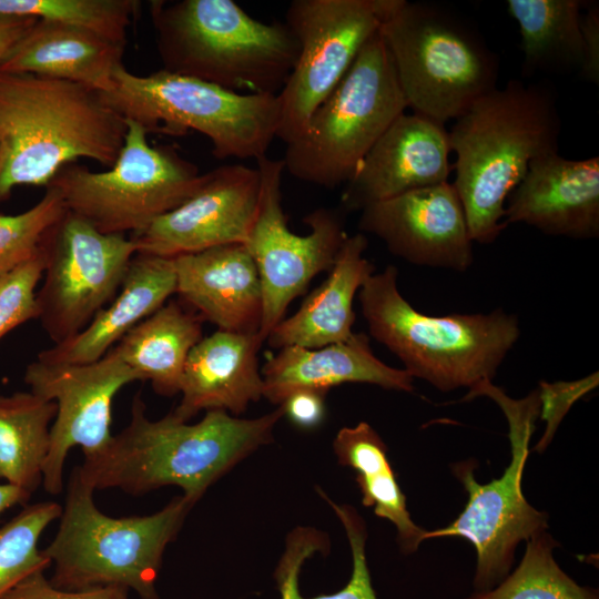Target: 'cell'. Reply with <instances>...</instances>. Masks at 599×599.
Returning a JSON list of instances; mask_svg holds the SVG:
<instances>
[{
	"instance_id": "cell-16",
	"label": "cell",
	"mask_w": 599,
	"mask_h": 599,
	"mask_svg": "<svg viewBox=\"0 0 599 599\" xmlns=\"http://www.w3.org/2000/svg\"><path fill=\"white\" fill-rule=\"evenodd\" d=\"M261 197V173L244 164L221 165L204 173L196 191L144 231L131 235L138 253L175 257L245 244Z\"/></svg>"
},
{
	"instance_id": "cell-11",
	"label": "cell",
	"mask_w": 599,
	"mask_h": 599,
	"mask_svg": "<svg viewBox=\"0 0 599 599\" xmlns=\"http://www.w3.org/2000/svg\"><path fill=\"white\" fill-rule=\"evenodd\" d=\"M125 122L123 146L108 171L73 162L47 185L61 194L68 211L104 234L144 231L186 201L204 175L173 146L150 144L139 123Z\"/></svg>"
},
{
	"instance_id": "cell-20",
	"label": "cell",
	"mask_w": 599,
	"mask_h": 599,
	"mask_svg": "<svg viewBox=\"0 0 599 599\" xmlns=\"http://www.w3.org/2000/svg\"><path fill=\"white\" fill-rule=\"evenodd\" d=\"M176 294L219 329L258 334L263 293L252 255L243 243L173 257Z\"/></svg>"
},
{
	"instance_id": "cell-30",
	"label": "cell",
	"mask_w": 599,
	"mask_h": 599,
	"mask_svg": "<svg viewBox=\"0 0 599 599\" xmlns=\"http://www.w3.org/2000/svg\"><path fill=\"white\" fill-rule=\"evenodd\" d=\"M319 495L339 518L351 546L353 570L348 582L341 590L312 598H304L298 588V578L304 561L316 551L325 550L328 540L324 532L312 527H297L286 539L285 551L274 572L281 599H377L372 585L366 560V526L357 510L349 505H337L319 488Z\"/></svg>"
},
{
	"instance_id": "cell-19",
	"label": "cell",
	"mask_w": 599,
	"mask_h": 599,
	"mask_svg": "<svg viewBox=\"0 0 599 599\" xmlns=\"http://www.w3.org/2000/svg\"><path fill=\"white\" fill-rule=\"evenodd\" d=\"M524 223L550 236H599V156L534 159L505 204V224Z\"/></svg>"
},
{
	"instance_id": "cell-17",
	"label": "cell",
	"mask_w": 599,
	"mask_h": 599,
	"mask_svg": "<svg viewBox=\"0 0 599 599\" xmlns=\"http://www.w3.org/2000/svg\"><path fill=\"white\" fill-rule=\"evenodd\" d=\"M358 230L412 264L466 272L474 263L466 214L453 183L417 189L361 211Z\"/></svg>"
},
{
	"instance_id": "cell-39",
	"label": "cell",
	"mask_w": 599,
	"mask_h": 599,
	"mask_svg": "<svg viewBox=\"0 0 599 599\" xmlns=\"http://www.w3.org/2000/svg\"><path fill=\"white\" fill-rule=\"evenodd\" d=\"M583 59L580 75L595 84L599 83V7L591 4L581 17Z\"/></svg>"
},
{
	"instance_id": "cell-40",
	"label": "cell",
	"mask_w": 599,
	"mask_h": 599,
	"mask_svg": "<svg viewBox=\"0 0 599 599\" xmlns=\"http://www.w3.org/2000/svg\"><path fill=\"white\" fill-rule=\"evenodd\" d=\"M37 19L31 17L0 16V62L24 37Z\"/></svg>"
},
{
	"instance_id": "cell-22",
	"label": "cell",
	"mask_w": 599,
	"mask_h": 599,
	"mask_svg": "<svg viewBox=\"0 0 599 599\" xmlns=\"http://www.w3.org/2000/svg\"><path fill=\"white\" fill-rule=\"evenodd\" d=\"M257 334L217 329L192 348L184 365L179 405L171 414L189 422L201 410L240 415L263 397Z\"/></svg>"
},
{
	"instance_id": "cell-18",
	"label": "cell",
	"mask_w": 599,
	"mask_h": 599,
	"mask_svg": "<svg viewBox=\"0 0 599 599\" xmlns=\"http://www.w3.org/2000/svg\"><path fill=\"white\" fill-rule=\"evenodd\" d=\"M448 131L418 113H402L388 126L345 184L344 212L447 182L451 170Z\"/></svg>"
},
{
	"instance_id": "cell-41",
	"label": "cell",
	"mask_w": 599,
	"mask_h": 599,
	"mask_svg": "<svg viewBox=\"0 0 599 599\" xmlns=\"http://www.w3.org/2000/svg\"><path fill=\"white\" fill-rule=\"evenodd\" d=\"M31 493L11 484H0V515L17 504H26Z\"/></svg>"
},
{
	"instance_id": "cell-24",
	"label": "cell",
	"mask_w": 599,
	"mask_h": 599,
	"mask_svg": "<svg viewBox=\"0 0 599 599\" xmlns=\"http://www.w3.org/2000/svg\"><path fill=\"white\" fill-rule=\"evenodd\" d=\"M367 246L363 233L347 235L327 278L276 325L266 339L270 346L318 348L354 334L355 295L375 273V265L364 255Z\"/></svg>"
},
{
	"instance_id": "cell-1",
	"label": "cell",
	"mask_w": 599,
	"mask_h": 599,
	"mask_svg": "<svg viewBox=\"0 0 599 599\" xmlns=\"http://www.w3.org/2000/svg\"><path fill=\"white\" fill-rule=\"evenodd\" d=\"M145 413L138 393L128 426L103 450L74 467L84 484L93 490L118 488L133 496L176 486L197 502L235 465L272 443L284 416L282 406L250 419L215 409L189 424L171 413L158 420Z\"/></svg>"
},
{
	"instance_id": "cell-21",
	"label": "cell",
	"mask_w": 599,
	"mask_h": 599,
	"mask_svg": "<svg viewBox=\"0 0 599 599\" xmlns=\"http://www.w3.org/2000/svg\"><path fill=\"white\" fill-rule=\"evenodd\" d=\"M263 397L281 405L297 390L326 393L345 383H364L385 389L413 392L414 378L375 356L365 333L318 348L284 347L261 369Z\"/></svg>"
},
{
	"instance_id": "cell-12",
	"label": "cell",
	"mask_w": 599,
	"mask_h": 599,
	"mask_svg": "<svg viewBox=\"0 0 599 599\" xmlns=\"http://www.w3.org/2000/svg\"><path fill=\"white\" fill-rule=\"evenodd\" d=\"M402 0H293L285 24L298 43L296 63L277 94L276 138L285 143L304 130L356 57Z\"/></svg>"
},
{
	"instance_id": "cell-37",
	"label": "cell",
	"mask_w": 599,
	"mask_h": 599,
	"mask_svg": "<svg viewBox=\"0 0 599 599\" xmlns=\"http://www.w3.org/2000/svg\"><path fill=\"white\" fill-rule=\"evenodd\" d=\"M129 589L120 586L93 587L80 590H65L53 586L44 576L37 571L2 599H129Z\"/></svg>"
},
{
	"instance_id": "cell-3",
	"label": "cell",
	"mask_w": 599,
	"mask_h": 599,
	"mask_svg": "<svg viewBox=\"0 0 599 599\" xmlns=\"http://www.w3.org/2000/svg\"><path fill=\"white\" fill-rule=\"evenodd\" d=\"M126 130L99 91L0 70V202L18 186H47L79 159L110 167Z\"/></svg>"
},
{
	"instance_id": "cell-9",
	"label": "cell",
	"mask_w": 599,
	"mask_h": 599,
	"mask_svg": "<svg viewBox=\"0 0 599 599\" xmlns=\"http://www.w3.org/2000/svg\"><path fill=\"white\" fill-rule=\"evenodd\" d=\"M407 103L379 34L363 47L343 79L286 143L285 170L305 183L334 189L354 172Z\"/></svg>"
},
{
	"instance_id": "cell-34",
	"label": "cell",
	"mask_w": 599,
	"mask_h": 599,
	"mask_svg": "<svg viewBox=\"0 0 599 599\" xmlns=\"http://www.w3.org/2000/svg\"><path fill=\"white\" fill-rule=\"evenodd\" d=\"M41 200L16 215H0V276L31 258L47 232L67 211L61 194L45 187Z\"/></svg>"
},
{
	"instance_id": "cell-32",
	"label": "cell",
	"mask_w": 599,
	"mask_h": 599,
	"mask_svg": "<svg viewBox=\"0 0 599 599\" xmlns=\"http://www.w3.org/2000/svg\"><path fill=\"white\" fill-rule=\"evenodd\" d=\"M140 8L136 0H0V16L61 23L121 44Z\"/></svg>"
},
{
	"instance_id": "cell-10",
	"label": "cell",
	"mask_w": 599,
	"mask_h": 599,
	"mask_svg": "<svg viewBox=\"0 0 599 599\" xmlns=\"http://www.w3.org/2000/svg\"><path fill=\"white\" fill-rule=\"evenodd\" d=\"M478 396L493 399L508 423L511 459L501 477L488 484L475 479L471 461L453 465V473L464 485L468 501L448 526L425 531L423 539L460 536L471 542L477 554L474 587L485 591L497 586L509 572L515 550L548 528V515L534 508L521 490V478L529 454L530 438L539 418L538 389L514 399L493 382H484L468 390L464 400Z\"/></svg>"
},
{
	"instance_id": "cell-36",
	"label": "cell",
	"mask_w": 599,
	"mask_h": 599,
	"mask_svg": "<svg viewBox=\"0 0 599 599\" xmlns=\"http://www.w3.org/2000/svg\"><path fill=\"white\" fill-rule=\"evenodd\" d=\"M599 384V373L570 382H540L538 389L540 410L539 418L546 423L542 437L535 450L542 453L550 444L562 418L570 407Z\"/></svg>"
},
{
	"instance_id": "cell-38",
	"label": "cell",
	"mask_w": 599,
	"mask_h": 599,
	"mask_svg": "<svg viewBox=\"0 0 599 599\" xmlns=\"http://www.w3.org/2000/svg\"><path fill=\"white\" fill-rule=\"evenodd\" d=\"M326 393L317 390H297L291 394L280 406L284 416L301 428L318 426L325 416Z\"/></svg>"
},
{
	"instance_id": "cell-25",
	"label": "cell",
	"mask_w": 599,
	"mask_h": 599,
	"mask_svg": "<svg viewBox=\"0 0 599 599\" xmlns=\"http://www.w3.org/2000/svg\"><path fill=\"white\" fill-rule=\"evenodd\" d=\"M125 44L79 28L37 19L0 70L65 80L108 92Z\"/></svg>"
},
{
	"instance_id": "cell-35",
	"label": "cell",
	"mask_w": 599,
	"mask_h": 599,
	"mask_svg": "<svg viewBox=\"0 0 599 599\" xmlns=\"http://www.w3.org/2000/svg\"><path fill=\"white\" fill-rule=\"evenodd\" d=\"M45 266L43 248L0 276V339L29 319L38 318L35 288Z\"/></svg>"
},
{
	"instance_id": "cell-23",
	"label": "cell",
	"mask_w": 599,
	"mask_h": 599,
	"mask_svg": "<svg viewBox=\"0 0 599 599\" xmlns=\"http://www.w3.org/2000/svg\"><path fill=\"white\" fill-rule=\"evenodd\" d=\"M176 293L173 257L136 253L106 307L72 338L38 354L49 363L85 364L102 358L135 325L162 307Z\"/></svg>"
},
{
	"instance_id": "cell-7",
	"label": "cell",
	"mask_w": 599,
	"mask_h": 599,
	"mask_svg": "<svg viewBox=\"0 0 599 599\" xmlns=\"http://www.w3.org/2000/svg\"><path fill=\"white\" fill-rule=\"evenodd\" d=\"M379 34L414 113L444 124L497 88L498 57L469 22L444 6L402 0Z\"/></svg>"
},
{
	"instance_id": "cell-29",
	"label": "cell",
	"mask_w": 599,
	"mask_h": 599,
	"mask_svg": "<svg viewBox=\"0 0 599 599\" xmlns=\"http://www.w3.org/2000/svg\"><path fill=\"white\" fill-rule=\"evenodd\" d=\"M57 405L31 392L0 395V478L33 493L42 483Z\"/></svg>"
},
{
	"instance_id": "cell-8",
	"label": "cell",
	"mask_w": 599,
	"mask_h": 599,
	"mask_svg": "<svg viewBox=\"0 0 599 599\" xmlns=\"http://www.w3.org/2000/svg\"><path fill=\"white\" fill-rule=\"evenodd\" d=\"M105 103L146 133L203 134L219 160H258L276 138L277 94L234 92L215 84L165 71L140 75L124 64L112 88L101 92Z\"/></svg>"
},
{
	"instance_id": "cell-31",
	"label": "cell",
	"mask_w": 599,
	"mask_h": 599,
	"mask_svg": "<svg viewBox=\"0 0 599 599\" xmlns=\"http://www.w3.org/2000/svg\"><path fill=\"white\" fill-rule=\"evenodd\" d=\"M559 544L545 530L527 540L522 559L489 590L467 599H599L597 589L582 587L558 566L554 549Z\"/></svg>"
},
{
	"instance_id": "cell-28",
	"label": "cell",
	"mask_w": 599,
	"mask_h": 599,
	"mask_svg": "<svg viewBox=\"0 0 599 599\" xmlns=\"http://www.w3.org/2000/svg\"><path fill=\"white\" fill-rule=\"evenodd\" d=\"M579 0H507L516 20L524 54L522 70L580 71L583 59Z\"/></svg>"
},
{
	"instance_id": "cell-27",
	"label": "cell",
	"mask_w": 599,
	"mask_h": 599,
	"mask_svg": "<svg viewBox=\"0 0 599 599\" xmlns=\"http://www.w3.org/2000/svg\"><path fill=\"white\" fill-rule=\"evenodd\" d=\"M333 448L338 463L356 471L363 505L373 507L376 516L394 524L403 552L416 551L424 541L425 530L410 518L387 447L377 432L366 422L343 427L334 438Z\"/></svg>"
},
{
	"instance_id": "cell-5",
	"label": "cell",
	"mask_w": 599,
	"mask_h": 599,
	"mask_svg": "<svg viewBox=\"0 0 599 599\" xmlns=\"http://www.w3.org/2000/svg\"><path fill=\"white\" fill-rule=\"evenodd\" d=\"M397 281V268L388 265L358 292L370 336L396 355L413 378L441 392L493 382L520 336L518 317L502 308L427 315L402 295Z\"/></svg>"
},
{
	"instance_id": "cell-26",
	"label": "cell",
	"mask_w": 599,
	"mask_h": 599,
	"mask_svg": "<svg viewBox=\"0 0 599 599\" xmlns=\"http://www.w3.org/2000/svg\"><path fill=\"white\" fill-rule=\"evenodd\" d=\"M203 319L171 301L130 329L111 349L155 393H180L185 362L202 339Z\"/></svg>"
},
{
	"instance_id": "cell-4",
	"label": "cell",
	"mask_w": 599,
	"mask_h": 599,
	"mask_svg": "<svg viewBox=\"0 0 599 599\" xmlns=\"http://www.w3.org/2000/svg\"><path fill=\"white\" fill-rule=\"evenodd\" d=\"M163 70L217 87L278 94L298 55L285 22L254 19L233 0L151 1Z\"/></svg>"
},
{
	"instance_id": "cell-13",
	"label": "cell",
	"mask_w": 599,
	"mask_h": 599,
	"mask_svg": "<svg viewBox=\"0 0 599 599\" xmlns=\"http://www.w3.org/2000/svg\"><path fill=\"white\" fill-rule=\"evenodd\" d=\"M38 319L59 344L80 333L120 290L138 247L131 237L104 234L65 211L47 232Z\"/></svg>"
},
{
	"instance_id": "cell-6",
	"label": "cell",
	"mask_w": 599,
	"mask_h": 599,
	"mask_svg": "<svg viewBox=\"0 0 599 599\" xmlns=\"http://www.w3.org/2000/svg\"><path fill=\"white\" fill-rule=\"evenodd\" d=\"M93 493L73 468L57 534L42 550L53 567L50 582L65 590L120 586L160 599L164 551L196 502L182 495L151 515L114 518L99 510Z\"/></svg>"
},
{
	"instance_id": "cell-15",
	"label": "cell",
	"mask_w": 599,
	"mask_h": 599,
	"mask_svg": "<svg viewBox=\"0 0 599 599\" xmlns=\"http://www.w3.org/2000/svg\"><path fill=\"white\" fill-rule=\"evenodd\" d=\"M30 392L57 405L50 427V445L42 470L47 493L63 489V468L70 449L81 447L84 457L103 450L112 438V404L138 375L110 349L85 364L49 363L35 359L24 373Z\"/></svg>"
},
{
	"instance_id": "cell-33",
	"label": "cell",
	"mask_w": 599,
	"mask_h": 599,
	"mask_svg": "<svg viewBox=\"0 0 599 599\" xmlns=\"http://www.w3.org/2000/svg\"><path fill=\"white\" fill-rule=\"evenodd\" d=\"M61 512L62 506L55 501L37 502L0 528V599L30 575L51 566L38 541Z\"/></svg>"
},
{
	"instance_id": "cell-2",
	"label": "cell",
	"mask_w": 599,
	"mask_h": 599,
	"mask_svg": "<svg viewBox=\"0 0 599 599\" xmlns=\"http://www.w3.org/2000/svg\"><path fill=\"white\" fill-rule=\"evenodd\" d=\"M448 131L453 182L473 242L494 243L507 227L505 204L529 163L558 152L561 120L549 88L509 81L479 98Z\"/></svg>"
},
{
	"instance_id": "cell-14",
	"label": "cell",
	"mask_w": 599,
	"mask_h": 599,
	"mask_svg": "<svg viewBox=\"0 0 599 599\" xmlns=\"http://www.w3.org/2000/svg\"><path fill=\"white\" fill-rule=\"evenodd\" d=\"M256 162L261 197L245 245L262 285L263 315L257 336L264 343L311 281L332 270L347 233L342 212L326 207L315 209L304 217L309 226L307 234L293 233L282 205L283 160L265 155Z\"/></svg>"
}]
</instances>
